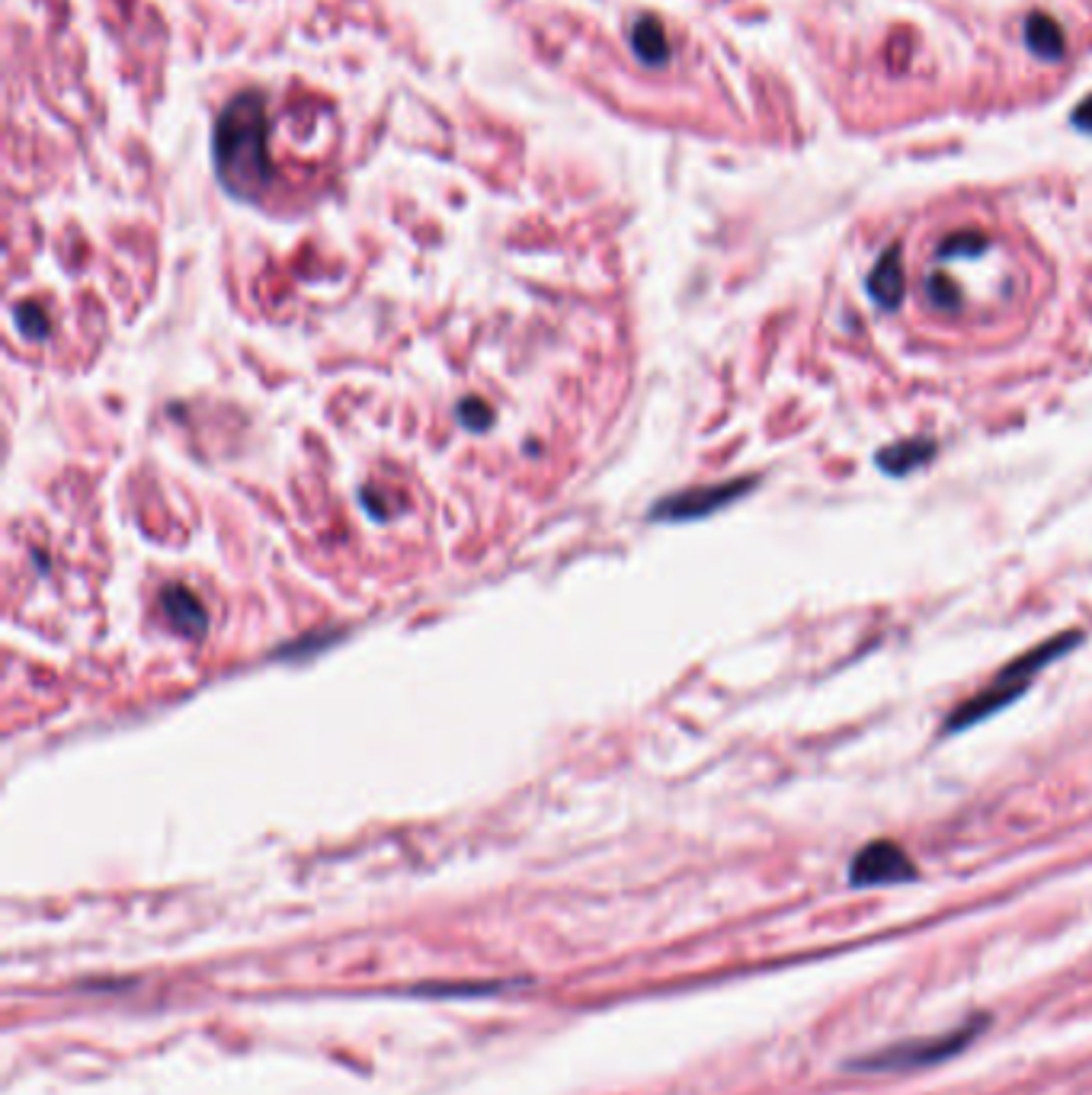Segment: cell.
Returning <instances> with one entry per match:
<instances>
[{"label": "cell", "instance_id": "1", "mask_svg": "<svg viewBox=\"0 0 1092 1095\" xmlns=\"http://www.w3.org/2000/svg\"><path fill=\"white\" fill-rule=\"evenodd\" d=\"M266 139H270V119L263 94L244 91L222 109L212 135V151L218 180L232 195L257 199L273 180Z\"/></svg>", "mask_w": 1092, "mask_h": 1095}, {"label": "cell", "instance_id": "2", "mask_svg": "<svg viewBox=\"0 0 1092 1095\" xmlns=\"http://www.w3.org/2000/svg\"><path fill=\"white\" fill-rule=\"evenodd\" d=\"M1083 641L1080 631H1064V634H1054L1047 638L1042 644H1035L1032 651H1025L1022 657H1016L1012 664L999 669L997 676L977 692L971 695L968 702H961L954 712L946 721V734H958V730H968L974 724H981L984 717H994L997 712H1002L1006 705H1012L1022 692L1032 689V682L1038 679V673L1045 667H1051L1057 657L1070 654V647H1077Z\"/></svg>", "mask_w": 1092, "mask_h": 1095}, {"label": "cell", "instance_id": "3", "mask_svg": "<svg viewBox=\"0 0 1092 1095\" xmlns=\"http://www.w3.org/2000/svg\"><path fill=\"white\" fill-rule=\"evenodd\" d=\"M913 874L916 868L910 856L898 843H888V840L868 843L850 865L853 884H898V881H910Z\"/></svg>", "mask_w": 1092, "mask_h": 1095}, {"label": "cell", "instance_id": "4", "mask_svg": "<svg viewBox=\"0 0 1092 1095\" xmlns=\"http://www.w3.org/2000/svg\"><path fill=\"white\" fill-rule=\"evenodd\" d=\"M753 487V477H747V480H731V484H721V487H705V490H696V493H682V497H676L669 507H664V513H669V516H702V513H712V510H717V507H724V503H731V500H737L744 490H750Z\"/></svg>", "mask_w": 1092, "mask_h": 1095}, {"label": "cell", "instance_id": "5", "mask_svg": "<svg viewBox=\"0 0 1092 1095\" xmlns=\"http://www.w3.org/2000/svg\"><path fill=\"white\" fill-rule=\"evenodd\" d=\"M903 288H906V279H903L901 270V250L891 247V250L875 263V270H871V276H868V295H871V301H875L878 308H888V311H891V308L901 305Z\"/></svg>", "mask_w": 1092, "mask_h": 1095}, {"label": "cell", "instance_id": "6", "mask_svg": "<svg viewBox=\"0 0 1092 1095\" xmlns=\"http://www.w3.org/2000/svg\"><path fill=\"white\" fill-rule=\"evenodd\" d=\"M968 1042V1035L964 1032H958V1035H951V1038H929V1042H913V1045H901V1048H891L888 1054H878L871 1063L875 1067H906V1063H929V1060H939L942 1054H951V1050H958L961 1045Z\"/></svg>", "mask_w": 1092, "mask_h": 1095}, {"label": "cell", "instance_id": "7", "mask_svg": "<svg viewBox=\"0 0 1092 1095\" xmlns=\"http://www.w3.org/2000/svg\"><path fill=\"white\" fill-rule=\"evenodd\" d=\"M933 455H936V442L913 439V442H898V445L878 452L875 462H878V468H885V475L903 477L910 475V472H916V468H923Z\"/></svg>", "mask_w": 1092, "mask_h": 1095}, {"label": "cell", "instance_id": "8", "mask_svg": "<svg viewBox=\"0 0 1092 1095\" xmlns=\"http://www.w3.org/2000/svg\"><path fill=\"white\" fill-rule=\"evenodd\" d=\"M631 48L651 68H661V64H666V58H669V43H666L664 26L654 16H641L631 26Z\"/></svg>", "mask_w": 1092, "mask_h": 1095}, {"label": "cell", "instance_id": "9", "mask_svg": "<svg viewBox=\"0 0 1092 1095\" xmlns=\"http://www.w3.org/2000/svg\"><path fill=\"white\" fill-rule=\"evenodd\" d=\"M1025 39H1029L1032 51H1038V55L1047 58V61L1064 58V33H1060L1057 23L1047 20V16H1032V20H1029V26H1025Z\"/></svg>", "mask_w": 1092, "mask_h": 1095}, {"label": "cell", "instance_id": "10", "mask_svg": "<svg viewBox=\"0 0 1092 1095\" xmlns=\"http://www.w3.org/2000/svg\"><path fill=\"white\" fill-rule=\"evenodd\" d=\"M1073 122H1077L1080 129H1090L1092 132V96L1077 109V112H1073Z\"/></svg>", "mask_w": 1092, "mask_h": 1095}]
</instances>
